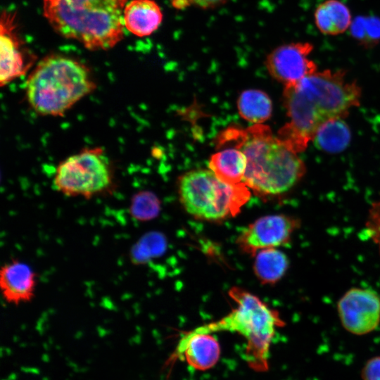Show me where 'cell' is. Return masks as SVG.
Masks as SVG:
<instances>
[{"instance_id":"16","label":"cell","mask_w":380,"mask_h":380,"mask_svg":"<svg viewBox=\"0 0 380 380\" xmlns=\"http://www.w3.org/2000/svg\"><path fill=\"white\" fill-rule=\"evenodd\" d=\"M315 24L324 34L336 35L345 32L351 24L348 7L338 0L320 4L315 12Z\"/></svg>"},{"instance_id":"14","label":"cell","mask_w":380,"mask_h":380,"mask_svg":"<svg viewBox=\"0 0 380 380\" xmlns=\"http://www.w3.org/2000/svg\"><path fill=\"white\" fill-rule=\"evenodd\" d=\"M163 18L160 7L153 0H132L126 4L123 12L125 27L138 37L153 33Z\"/></svg>"},{"instance_id":"20","label":"cell","mask_w":380,"mask_h":380,"mask_svg":"<svg viewBox=\"0 0 380 380\" xmlns=\"http://www.w3.org/2000/svg\"><path fill=\"white\" fill-rule=\"evenodd\" d=\"M351 35L365 47H372L380 42V18L358 16L350 24Z\"/></svg>"},{"instance_id":"18","label":"cell","mask_w":380,"mask_h":380,"mask_svg":"<svg viewBox=\"0 0 380 380\" xmlns=\"http://www.w3.org/2000/svg\"><path fill=\"white\" fill-rule=\"evenodd\" d=\"M254 255V272L259 281L263 284L276 283L287 270V256L276 248L262 249Z\"/></svg>"},{"instance_id":"17","label":"cell","mask_w":380,"mask_h":380,"mask_svg":"<svg viewBox=\"0 0 380 380\" xmlns=\"http://www.w3.org/2000/svg\"><path fill=\"white\" fill-rule=\"evenodd\" d=\"M350 130L342 118H334L324 122L317 129L312 141L317 148L329 153L343 151L350 141Z\"/></svg>"},{"instance_id":"24","label":"cell","mask_w":380,"mask_h":380,"mask_svg":"<svg viewBox=\"0 0 380 380\" xmlns=\"http://www.w3.org/2000/svg\"><path fill=\"white\" fill-rule=\"evenodd\" d=\"M189 5L198 8L208 9L213 8L225 4L228 0H186Z\"/></svg>"},{"instance_id":"2","label":"cell","mask_w":380,"mask_h":380,"mask_svg":"<svg viewBox=\"0 0 380 380\" xmlns=\"http://www.w3.org/2000/svg\"><path fill=\"white\" fill-rule=\"evenodd\" d=\"M223 146L231 143L246 156L247 167L243 182L257 195L275 196L293 187L304 175V163L268 126L262 124L241 129L224 130L217 140Z\"/></svg>"},{"instance_id":"21","label":"cell","mask_w":380,"mask_h":380,"mask_svg":"<svg viewBox=\"0 0 380 380\" xmlns=\"http://www.w3.org/2000/svg\"><path fill=\"white\" fill-rule=\"evenodd\" d=\"M160 201L151 191L137 193L132 198L130 214L138 220H148L157 216L160 210Z\"/></svg>"},{"instance_id":"3","label":"cell","mask_w":380,"mask_h":380,"mask_svg":"<svg viewBox=\"0 0 380 380\" xmlns=\"http://www.w3.org/2000/svg\"><path fill=\"white\" fill-rule=\"evenodd\" d=\"M127 0H43L44 15L61 36L89 50H108L124 37Z\"/></svg>"},{"instance_id":"9","label":"cell","mask_w":380,"mask_h":380,"mask_svg":"<svg viewBox=\"0 0 380 380\" xmlns=\"http://www.w3.org/2000/svg\"><path fill=\"white\" fill-rule=\"evenodd\" d=\"M298 225V220L289 215L263 216L241 231L236 244L243 253L254 255L262 249L276 248L288 243Z\"/></svg>"},{"instance_id":"10","label":"cell","mask_w":380,"mask_h":380,"mask_svg":"<svg viewBox=\"0 0 380 380\" xmlns=\"http://www.w3.org/2000/svg\"><path fill=\"white\" fill-rule=\"evenodd\" d=\"M313 49L309 42H296L279 46L266 58L270 75L284 86L296 82L317 72V65L308 58Z\"/></svg>"},{"instance_id":"12","label":"cell","mask_w":380,"mask_h":380,"mask_svg":"<svg viewBox=\"0 0 380 380\" xmlns=\"http://www.w3.org/2000/svg\"><path fill=\"white\" fill-rule=\"evenodd\" d=\"M220 351L219 342L211 334L186 331L167 362V365H173L177 360H185L194 369L205 371L217 363Z\"/></svg>"},{"instance_id":"19","label":"cell","mask_w":380,"mask_h":380,"mask_svg":"<svg viewBox=\"0 0 380 380\" xmlns=\"http://www.w3.org/2000/svg\"><path fill=\"white\" fill-rule=\"evenodd\" d=\"M237 106L241 116L254 124H262L267 120L272 111L268 95L258 89L243 91L238 99Z\"/></svg>"},{"instance_id":"6","label":"cell","mask_w":380,"mask_h":380,"mask_svg":"<svg viewBox=\"0 0 380 380\" xmlns=\"http://www.w3.org/2000/svg\"><path fill=\"white\" fill-rule=\"evenodd\" d=\"M182 205L193 217L217 222L239 214L251 197L249 188L241 182L229 184L210 170H194L182 175L178 182Z\"/></svg>"},{"instance_id":"22","label":"cell","mask_w":380,"mask_h":380,"mask_svg":"<svg viewBox=\"0 0 380 380\" xmlns=\"http://www.w3.org/2000/svg\"><path fill=\"white\" fill-rule=\"evenodd\" d=\"M366 228L369 236L376 246L380 254V202L372 208Z\"/></svg>"},{"instance_id":"5","label":"cell","mask_w":380,"mask_h":380,"mask_svg":"<svg viewBox=\"0 0 380 380\" xmlns=\"http://www.w3.org/2000/svg\"><path fill=\"white\" fill-rule=\"evenodd\" d=\"M229 294L236 303V308L220 319L189 332L212 334L225 331L239 334L246 343L244 356L248 366L255 372H266L269 369L272 341L284 322L276 310L248 291L233 287Z\"/></svg>"},{"instance_id":"7","label":"cell","mask_w":380,"mask_h":380,"mask_svg":"<svg viewBox=\"0 0 380 380\" xmlns=\"http://www.w3.org/2000/svg\"><path fill=\"white\" fill-rule=\"evenodd\" d=\"M53 186L70 197L90 199L110 194L115 187L112 163L101 147L84 148L58 165Z\"/></svg>"},{"instance_id":"4","label":"cell","mask_w":380,"mask_h":380,"mask_svg":"<svg viewBox=\"0 0 380 380\" xmlns=\"http://www.w3.org/2000/svg\"><path fill=\"white\" fill-rule=\"evenodd\" d=\"M96 88L90 69L80 61L53 54L42 58L25 82L30 107L44 116H63Z\"/></svg>"},{"instance_id":"11","label":"cell","mask_w":380,"mask_h":380,"mask_svg":"<svg viewBox=\"0 0 380 380\" xmlns=\"http://www.w3.org/2000/svg\"><path fill=\"white\" fill-rule=\"evenodd\" d=\"M15 16L10 12H2L0 23V84L1 87L25 75L32 65L34 56L23 46L15 31Z\"/></svg>"},{"instance_id":"23","label":"cell","mask_w":380,"mask_h":380,"mask_svg":"<svg viewBox=\"0 0 380 380\" xmlns=\"http://www.w3.org/2000/svg\"><path fill=\"white\" fill-rule=\"evenodd\" d=\"M361 376L363 380H380V356L374 357L365 363Z\"/></svg>"},{"instance_id":"15","label":"cell","mask_w":380,"mask_h":380,"mask_svg":"<svg viewBox=\"0 0 380 380\" xmlns=\"http://www.w3.org/2000/svg\"><path fill=\"white\" fill-rule=\"evenodd\" d=\"M208 165L222 182L237 184L243 182L247 160L241 150L233 146L227 147L212 155Z\"/></svg>"},{"instance_id":"8","label":"cell","mask_w":380,"mask_h":380,"mask_svg":"<svg viewBox=\"0 0 380 380\" xmlns=\"http://www.w3.org/2000/svg\"><path fill=\"white\" fill-rule=\"evenodd\" d=\"M337 310L343 327L355 335L370 333L380 323V297L369 289H349L338 300Z\"/></svg>"},{"instance_id":"13","label":"cell","mask_w":380,"mask_h":380,"mask_svg":"<svg viewBox=\"0 0 380 380\" xmlns=\"http://www.w3.org/2000/svg\"><path fill=\"white\" fill-rule=\"evenodd\" d=\"M37 275L27 263L18 259L6 262L0 270V289L3 299L18 306L33 300Z\"/></svg>"},{"instance_id":"1","label":"cell","mask_w":380,"mask_h":380,"mask_svg":"<svg viewBox=\"0 0 380 380\" xmlns=\"http://www.w3.org/2000/svg\"><path fill=\"white\" fill-rule=\"evenodd\" d=\"M360 87L348 81L343 70H325L286 85L284 105L290 120L279 131V139L295 153L301 152L324 122L343 118L360 103Z\"/></svg>"}]
</instances>
